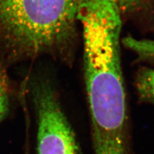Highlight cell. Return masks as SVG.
I'll return each mask as SVG.
<instances>
[{
    "label": "cell",
    "instance_id": "cell-6",
    "mask_svg": "<svg viewBox=\"0 0 154 154\" xmlns=\"http://www.w3.org/2000/svg\"><path fill=\"white\" fill-rule=\"evenodd\" d=\"M136 86L139 96L154 103V69L142 68L136 79Z\"/></svg>",
    "mask_w": 154,
    "mask_h": 154
},
{
    "label": "cell",
    "instance_id": "cell-7",
    "mask_svg": "<svg viewBox=\"0 0 154 154\" xmlns=\"http://www.w3.org/2000/svg\"><path fill=\"white\" fill-rule=\"evenodd\" d=\"M11 100V88L6 69L0 67V123L7 115Z\"/></svg>",
    "mask_w": 154,
    "mask_h": 154
},
{
    "label": "cell",
    "instance_id": "cell-2",
    "mask_svg": "<svg viewBox=\"0 0 154 154\" xmlns=\"http://www.w3.org/2000/svg\"><path fill=\"white\" fill-rule=\"evenodd\" d=\"M82 2L0 0V67L43 56L71 64Z\"/></svg>",
    "mask_w": 154,
    "mask_h": 154
},
{
    "label": "cell",
    "instance_id": "cell-3",
    "mask_svg": "<svg viewBox=\"0 0 154 154\" xmlns=\"http://www.w3.org/2000/svg\"><path fill=\"white\" fill-rule=\"evenodd\" d=\"M32 95L37 114V154H81L51 83L46 80L35 81Z\"/></svg>",
    "mask_w": 154,
    "mask_h": 154
},
{
    "label": "cell",
    "instance_id": "cell-4",
    "mask_svg": "<svg viewBox=\"0 0 154 154\" xmlns=\"http://www.w3.org/2000/svg\"><path fill=\"white\" fill-rule=\"evenodd\" d=\"M123 16L136 19L154 17V0H111Z\"/></svg>",
    "mask_w": 154,
    "mask_h": 154
},
{
    "label": "cell",
    "instance_id": "cell-1",
    "mask_svg": "<svg viewBox=\"0 0 154 154\" xmlns=\"http://www.w3.org/2000/svg\"><path fill=\"white\" fill-rule=\"evenodd\" d=\"M84 75L95 154H128L126 94L120 55L123 17L111 0H84Z\"/></svg>",
    "mask_w": 154,
    "mask_h": 154
},
{
    "label": "cell",
    "instance_id": "cell-5",
    "mask_svg": "<svg viewBox=\"0 0 154 154\" xmlns=\"http://www.w3.org/2000/svg\"><path fill=\"white\" fill-rule=\"evenodd\" d=\"M122 45L132 51L139 61L154 63V39L127 36L121 40Z\"/></svg>",
    "mask_w": 154,
    "mask_h": 154
}]
</instances>
